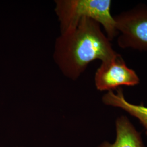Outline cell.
<instances>
[{
  "label": "cell",
  "mask_w": 147,
  "mask_h": 147,
  "mask_svg": "<svg viewBox=\"0 0 147 147\" xmlns=\"http://www.w3.org/2000/svg\"><path fill=\"white\" fill-rule=\"evenodd\" d=\"M55 12L60 22L61 34L78 26L83 18L98 22L111 41L118 36L116 21L111 14L110 0H56Z\"/></svg>",
  "instance_id": "cell-2"
},
{
  "label": "cell",
  "mask_w": 147,
  "mask_h": 147,
  "mask_svg": "<svg viewBox=\"0 0 147 147\" xmlns=\"http://www.w3.org/2000/svg\"><path fill=\"white\" fill-rule=\"evenodd\" d=\"M110 42L98 22L83 18L75 28L57 38L54 60L65 76L75 80L92 61L105 62L116 56Z\"/></svg>",
  "instance_id": "cell-1"
},
{
  "label": "cell",
  "mask_w": 147,
  "mask_h": 147,
  "mask_svg": "<svg viewBox=\"0 0 147 147\" xmlns=\"http://www.w3.org/2000/svg\"><path fill=\"white\" fill-rule=\"evenodd\" d=\"M116 140L113 143L104 142L98 147H144L140 133L125 116L116 119Z\"/></svg>",
  "instance_id": "cell-5"
},
{
  "label": "cell",
  "mask_w": 147,
  "mask_h": 147,
  "mask_svg": "<svg viewBox=\"0 0 147 147\" xmlns=\"http://www.w3.org/2000/svg\"><path fill=\"white\" fill-rule=\"evenodd\" d=\"M95 84L100 91H111L122 86H135L140 80L136 73L129 68L121 54L102 62L95 74Z\"/></svg>",
  "instance_id": "cell-4"
},
{
  "label": "cell",
  "mask_w": 147,
  "mask_h": 147,
  "mask_svg": "<svg viewBox=\"0 0 147 147\" xmlns=\"http://www.w3.org/2000/svg\"><path fill=\"white\" fill-rule=\"evenodd\" d=\"M114 18L119 47L147 51V6L136 7Z\"/></svg>",
  "instance_id": "cell-3"
},
{
  "label": "cell",
  "mask_w": 147,
  "mask_h": 147,
  "mask_svg": "<svg viewBox=\"0 0 147 147\" xmlns=\"http://www.w3.org/2000/svg\"><path fill=\"white\" fill-rule=\"evenodd\" d=\"M102 100L105 105L119 108L136 118L144 127L147 136V107L142 102L136 105L127 101L121 88H117L116 92L108 91L102 96Z\"/></svg>",
  "instance_id": "cell-6"
}]
</instances>
